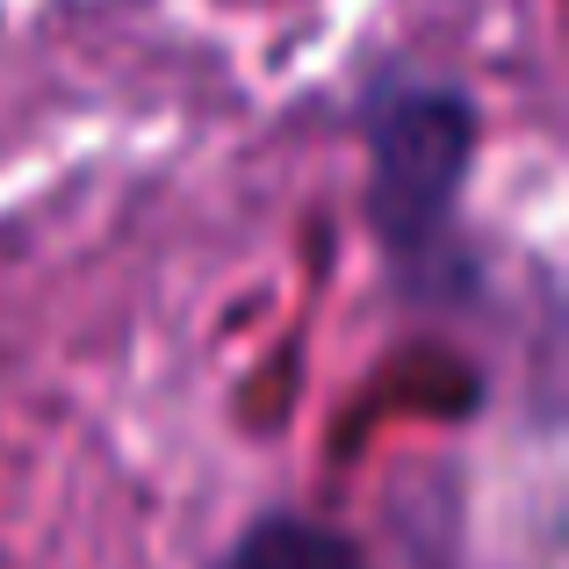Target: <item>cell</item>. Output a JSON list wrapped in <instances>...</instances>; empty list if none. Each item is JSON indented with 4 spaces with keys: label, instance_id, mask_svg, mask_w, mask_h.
Here are the masks:
<instances>
[{
    "label": "cell",
    "instance_id": "obj_2",
    "mask_svg": "<svg viewBox=\"0 0 569 569\" xmlns=\"http://www.w3.org/2000/svg\"><path fill=\"white\" fill-rule=\"evenodd\" d=\"M217 569H368V562H361V541L339 533V527H325V519L260 512L217 556Z\"/></svg>",
    "mask_w": 569,
    "mask_h": 569
},
{
    "label": "cell",
    "instance_id": "obj_1",
    "mask_svg": "<svg viewBox=\"0 0 569 569\" xmlns=\"http://www.w3.org/2000/svg\"><path fill=\"white\" fill-rule=\"evenodd\" d=\"M368 217L403 274H440L476 159V109L455 80L382 72L368 87Z\"/></svg>",
    "mask_w": 569,
    "mask_h": 569
}]
</instances>
